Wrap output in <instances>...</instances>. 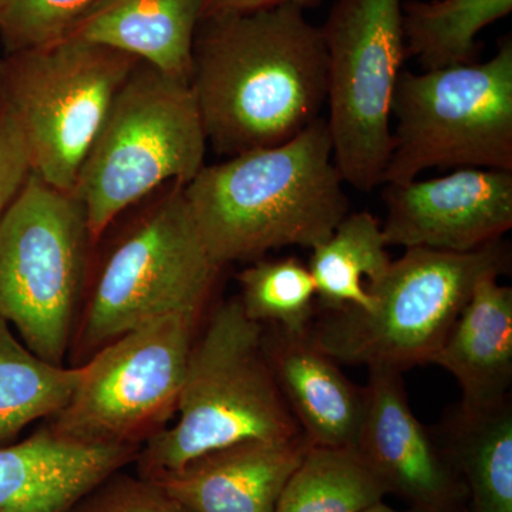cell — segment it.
Masks as SVG:
<instances>
[{
  "instance_id": "cell-6",
  "label": "cell",
  "mask_w": 512,
  "mask_h": 512,
  "mask_svg": "<svg viewBox=\"0 0 512 512\" xmlns=\"http://www.w3.org/2000/svg\"><path fill=\"white\" fill-rule=\"evenodd\" d=\"M221 269L202 241L184 185H170L101 266L74 328V365L164 316L201 319Z\"/></svg>"
},
{
  "instance_id": "cell-7",
  "label": "cell",
  "mask_w": 512,
  "mask_h": 512,
  "mask_svg": "<svg viewBox=\"0 0 512 512\" xmlns=\"http://www.w3.org/2000/svg\"><path fill=\"white\" fill-rule=\"evenodd\" d=\"M138 63L119 50L69 37L5 53L0 96L19 128L33 174L74 194L111 104Z\"/></svg>"
},
{
  "instance_id": "cell-29",
  "label": "cell",
  "mask_w": 512,
  "mask_h": 512,
  "mask_svg": "<svg viewBox=\"0 0 512 512\" xmlns=\"http://www.w3.org/2000/svg\"><path fill=\"white\" fill-rule=\"evenodd\" d=\"M363 512H431V511L419 510V508H413V507L406 508V510H399V508L390 507V505H387L386 503H384V501H380V503L372 505V507L367 508V510H365Z\"/></svg>"
},
{
  "instance_id": "cell-23",
  "label": "cell",
  "mask_w": 512,
  "mask_h": 512,
  "mask_svg": "<svg viewBox=\"0 0 512 512\" xmlns=\"http://www.w3.org/2000/svg\"><path fill=\"white\" fill-rule=\"evenodd\" d=\"M387 497L356 447L309 446L274 512H363Z\"/></svg>"
},
{
  "instance_id": "cell-27",
  "label": "cell",
  "mask_w": 512,
  "mask_h": 512,
  "mask_svg": "<svg viewBox=\"0 0 512 512\" xmlns=\"http://www.w3.org/2000/svg\"><path fill=\"white\" fill-rule=\"evenodd\" d=\"M32 174L28 150L0 96V222Z\"/></svg>"
},
{
  "instance_id": "cell-24",
  "label": "cell",
  "mask_w": 512,
  "mask_h": 512,
  "mask_svg": "<svg viewBox=\"0 0 512 512\" xmlns=\"http://www.w3.org/2000/svg\"><path fill=\"white\" fill-rule=\"evenodd\" d=\"M242 309L249 319L291 335L309 333L316 286L308 265L295 256L258 259L238 275Z\"/></svg>"
},
{
  "instance_id": "cell-30",
  "label": "cell",
  "mask_w": 512,
  "mask_h": 512,
  "mask_svg": "<svg viewBox=\"0 0 512 512\" xmlns=\"http://www.w3.org/2000/svg\"><path fill=\"white\" fill-rule=\"evenodd\" d=\"M6 0H0V15H2L3 9H5Z\"/></svg>"
},
{
  "instance_id": "cell-15",
  "label": "cell",
  "mask_w": 512,
  "mask_h": 512,
  "mask_svg": "<svg viewBox=\"0 0 512 512\" xmlns=\"http://www.w3.org/2000/svg\"><path fill=\"white\" fill-rule=\"evenodd\" d=\"M309 446L305 436L284 443L245 441L153 481L192 512H274Z\"/></svg>"
},
{
  "instance_id": "cell-21",
  "label": "cell",
  "mask_w": 512,
  "mask_h": 512,
  "mask_svg": "<svg viewBox=\"0 0 512 512\" xmlns=\"http://www.w3.org/2000/svg\"><path fill=\"white\" fill-rule=\"evenodd\" d=\"M84 365H53L35 355L0 319V446L63 409L82 380Z\"/></svg>"
},
{
  "instance_id": "cell-26",
  "label": "cell",
  "mask_w": 512,
  "mask_h": 512,
  "mask_svg": "<svg viewBox=\"0 0 512 512\" xmlns=\"http://www.w3.org/2000/svg\"><path fill=\"white\" fill-rule=\"evenodd\" d=\"M72 512H192L156 481L116 473L77 504Z\"/></svg>"
},
{
  "instance_id": "cell-4",
  "label": "cell",
  "mask_w": 512,
  "mask_h": 512,
  "mask_svg": "<svg viewBox=\"0 0 512 512\" xmlns=\"http://www.w3.org/2000/svg\"><path fill=\"white\" fill-rule=\"evenodd\" d=\"M511 265L503 239L471 252L407 248L370 291L369 311H322L309 338L339 365L404 372L439 352L474 286Z\"/></svg>"
},
{
  "instance_id": "cell-22",
  "label": "cell",
  "mask_w": 512,
  "mask_h": 512,
  "mask_svg": "<svg viewBox=\"0 0 512 512\" xmlns=\"http://www.w3.org/2000/svg\"><path fill=\"white\" fill-rule=\"evenodd\" d=\"M511 12L512 0H407L406 55L426 70L477 62L481 30Z\"/></svg>"
},
{
  "instance_id": "cell-28",
  "label": "cell",
  "mask_w": 512,
  "mask_h": 512,
  "mask_svg": "<svg viewBox=\"0 0 512 512\" xmlns=\"http://www.w3.org/2000/svg\"><path fill=\"white\" fill-rule=\"evenodd\" d=\"M323 0H208L205 16L225 15V13L254 12L259 9L276 8V6H296L303 10L316 9Z\"/></svg>"
},
{
  "instance_id": "cell-20",
  "label": "cell",
  "mask_w": 512,
  "mask_h": 512,
  "mask_svg": "<svg viewBox=\"0 0 512 512\" xmlns=\"http://www.w3.org/2000/svg\"><path fill=\"white\" fill-rule=\"evenodd\" d=\"M382 225L367 211L349 212L332 235L312 248L308 268L320 311H369L370 291L392 265Z\"/></svg>"
},
{
  "instance_id": "cell-16",
  "label": "cell",
  "mask_w": 512,
  "mask_h": 512,
  "mask_svg": "<svg viewBox=\"0 0 512 512\" xmlns=\"http://www.w3.org/2000/svg\"><path fill=\"white\" fill-rule=\"evenodd\" d=\"M265 349L279 392L303 436L320 447H356L365 417V389L309 333L265 326Z\"/></svg>"
},
{
  "instance_id": "cell-9",
  "label": "cell",
  "mask_w": 512,
  "mask_h": 512,
  "mask_svg": "<svg viewBox=\"0 0 512 512\" xmlns=\"http://www.w3.org/2000/svg\"><path fill=\"white\" fill-rule=\"evenodd\" d=\"M396 131L382 184L429 168L512 171V40L484 63L402 72L392 100Z\"/></svg>"
},
{
  "instance_id": "cell-12",
  "label": "cell",
  "mask_w": 512,
  "mask_h": 512,
  "mask_svg": "<svg viewBox=\"0 0 512 512\" xmlns=\"http://www.w3.org/2000/svg\"><path fill=\"white\" fill-rule=\"evenodd\" d=\"M386 244L471 252L512 227V171L458 168L431 180L386 184Z\"/></svg>"
},
{
  "instance_id": "cell-5",
  "label": "cell",
  "mask_w": 512,
  "mask_h": 512,
  "mask_svg": "<svg viewBox=\"0 0 512 512\" xmlns=\"http://www.w3.org/2000/svg\"><path fill=\"white\" fill-rule=\"evenodd\" d=\"M207 147L190 82L138 63L111 104L74 190L93 244L161 187L194 180Z\"/></svg>"
},
{
  "instance_id": "cell-11",
  "label": "cell",
  "mask_w": 512,
  "mask_h": 512,
  "mask_svg": "<svg viewBox=\"0 0 512 512\" xmlns=\"http://www.w3.org/2000/svg\"><path fill=\"white\" fill-rule=\"evenodd\" d=\"M198 322L164 316L94 353L50 429L90 446L143 447L177 414Z\"/></svg>"
},
{
  "instance_id": "cell-13",
  "label": "cell",
  "mask_w": 512,
  "mask_h": 512,
  "mask_svg": "<svg viewBox=\"0 0 512 512\" xmlns=\"http://www.w3.org/2000/svg\"><path fill=\"white\" fill-rule=\"evenodd\" d=\"M367 370L365 417L356 448L386 494L419 510L466 512L460 474L436 433L414 416L402 372Z\"/></svg>"
},
{
  "instance_id": "cell-1",
  "label": "cell",
  "mask_w": 512,
  "mask_h": 512,
  "mask_svg": "<svg viewBox=\"0 0 512 512\" xmlns=\"http://www.w3.org/2000/svg\"><path fill=\"white\" fill-rule=\"evenodd\" d=\"M190 86L208 144L221 156L284 144L322 117L328 100L320 26L289 5L205 16Z\"/></svg>"
},
{
  "instance_id": "cell-14",
  "label": "cell",
  "mask_w": 512,
  "mask_h": 512,
  "mask_svg": "<svg viewBox=\"0 0 512 512\" xmlns=\"http://www.w3.org/2000/svg\"><path fill=\"white\" fill-rule=\"evenodd\" d=\"M140 450L79 443L45 423L28 439L0 446V512H72Z\"/></svg>"
},
{
  "instance_id": "cell-10",
  "label": "cell",
  "mask_w": 512,
  "mask_h": 512,
  "mask_svg": "<svg viewBox=\"0 0 512 512\" xmlns=\"http://www.w3.org/2000/svg\"><path fill=\"white\" fill-rule=\"evenodd\" d=\"M404 0H336L320 26L328 55L333 161L362 192L382 184L392 151V100L406 60Z\"/></svg>"
},
{
  "instance_id": "cell-3",
  "label": "cell",
  "mask_w": 512,
  "mask_h": 512,
  "mask_svg": "<svg viewBox=\"0 0 512 512\" xmlns=\"http://www.w3.org/2000/svg\"><path fill=\"white\" fill-rule=\"evenodd\" d=\"M177 416L141 447L138 476L156 480L245 441L284 443L303 436L269 365L265 326L245 315L238 298L215 308L192 342Z\"/></svg>"
},
{
  "instance_id": "cell-18",
  "label": "cell",
  "mask_w": 512,
  "mask_h": 512,
  "mask_svg": "<svg viewBox=\"0 0 512 512\" xmlns=\"http://www.w3.org/2000/svg\"><path fill=\"white\" fill-rule=\"evenodd\" d=\"M207 3L100 0L66 37L119 50L168 76L190 82L195 36Z\"/></svg>"
},
{
  "instance_id": "cell-17",
  "label": "cell",
  "mask_w": 512,
  "mask_h": 512,
  "mask_svg": "<svg viewBox=\"0 0 512 512\" xmlns=\"http://www.w3.org/2000/svg\"><path fill=\"white\" fill-rule=\"evenodd\" d=\"M501 272L478 279L430 365L453 375L463 393L460 407L480 410L510 397L512 382V288L498 282Z\"/></svg>"
},
{
  "instance_id": "cell-8",
  "label": "cell",
  "mask_w": 512,
  "mask_h": 512,
  "mask_svg": "<svg viewBox=\"0 0 512 512\" xmlns=\"http://www.w3.org/2000/svg\"><path fill=\"white\" fill-rule=\"evenodd\" d=\"M92 248L79 198L30 174L0 222V319L53 365L72 345Z\"/></svg>"
},
{
  "instance_id": "cell-2",
  "label": "cell",
  "mask_w": 512,
  "mask_h": 512,
  "mask_svg": "<svg viewBox=\"0 0 512 512\" xmlns=\"http://www.w3.org/2000/svg\"><path fill=\"white\" fill-rule=\"evenodd\" d=\"M343 184L328 121L319 117L284 144L204 165L184 195L211 258L224 268L328 239L350 212Z\"/></svg>"
},
{
  "instance_id": "cell-25",
  "label": "cell",
  "mask_w": 512,
  "mask_h": 512,
  "mask_svg": "<svg viewBox=\"0 0 512 512\" xmlns=\"http://www.w3.org/2000/svg\"><path fill=\"white\" fill-rule=\"evenodd\" d=\"M100 0H6L0 15L5 53L62 40Z\"/></svg>"
},
{
  "instance_id": "cell-19",
  "label": "cell",
  "mask_w": 512,
  "mask_h": 512,
  "mask_svg": "<svg viewBox=\"0 0 512 512\" xmlns=\"http://www.w3.org/2000/svg\"><path fill=\"white\" fill-rule=\"evenodd\" d=\"M510 399L487 409L458 407L436 433L466 488V512H512Z\"/></svg>"
}]
</instances>
